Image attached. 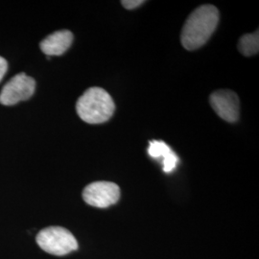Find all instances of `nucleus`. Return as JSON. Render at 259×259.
<instances>
[{
    "instance_id": "obj_4",
    "label": "nucleus",
    "mask_w": 259,
    "mask_h": 259,
    "mask_svg": "<svg viewBox=\"0 0 259 259\" xmlns=\"http://www.w3.org/2000/svg\"><path fill=\"white\" fill-rule=\"evenodd\" d=\"M35 80L25 73L14 76L6 83L0 93V104L13 106L20 101H25L35 93Z\"/></svg>"
},
{
    "instance_id": "obj_2",
    "label": "nucleus",
    "mask_w": 259,
    "mask_h": 259,
    "mask_svg": "<svg viewBox=\"0 0 259 259\" xmlns=\"http://www.w3.org/2000/svg\"><path fill=\"white\" fill-rule=\"evenodd\" d=\"M115 110L111 95L101 88H91L78 99L76 111L89 124H101L109 120Z\"/></svg>"
},
{
    "instance_id": "obj_8",
    "label": "nucleus",
    "mask_w": 259,
    "mask_h": 259,
    "mask_svg": "<svg viewBox=\"0 0 259 259\" xmlns=\"http://www.w3.org/2000/svg\"><path fill=\"white\" fill-rule=\"evenodd\" d=\"M238 49L246 57L255 55L259 51V32L256 30L252 34H246L240 37Z\"/></svg>"
},
{
    "instance_id": "obj_9",
    "label": "nucleus",
    "mask_w": 259,
    "mask_h": 259,
    "mask_svg": "<svg viewBox=\"0 0 259 259\" xmlns=\"http://www.w3.org/2000/svg\"><path fill=\"white\" fill-rule=\"evenodd\" d=\"M172 150L163 141H151L149 144L148 154L154 158H163Z\"/></svg>"
},
{
    "instance_id": "obj_6",
    "label": "nucleus",
    "mask_w": 259,
    "mask_h": 259,
    "mask_svg": "<svg viewBox=\"0 0 259 259\" xmlns=\"http://www.w3.org/2000/svg\"><path fill=\"white\" fill-rule=\"evenodd\" d=\"M209 102L214 111L224 120L230 123L238 120L240 103L236 93L228 90L214 92L209 97Z\"/></svg>"
},
{
    "instance_id": "obj_12",
    "label": "nucleus",
    "mask_w": 259,
    "mask_h": 259,
    "mask_svg": "<svg viewBox=\"0 0 259 259\" xmlns=\"http://www.w3.org/2000/svg\"><path fill=\"white\" fill-rule=\"evenodd\" d=\"M7 69H8L7 61L3 57H0V81L2 80L5 73L7 72Z\"/></svg>"
},
{
    "instance_id": "obj_5",
    "label": "nucleus",
    "mask_w": 259,
    "mask_h": 259,
    "mask_svg": "<svg viewBox=\"0 0 259 259\" xmlns=\"http://www.w3.org/2000/svg\"><path fill=\"white\" fill-rule=\"evenodd\" d=\"M120 198L119 186L111 182H95L84 187L83 201L99 208L109 207L118 202Z\"/></svg>"
},
{
    "instance_id": "obj_11",
    "label": "nucleus",
    "mask_w": 259,
    "mask_h": 259,
    "mask_svg": "<svg viewBox=\"0 0 259 259\" xmlns=\"http://www.w3.org/2000/svg\"><path fill=\"white\" fill-rule=\"evenodd\" d=\"M145 1L143 0H123L121 1V4L124 8L128 10H133L141 6Z\"/></svg>"
},
{
    "instance_id": "obj_3",
    "label": "nucleus",
    "mask_w": 259,
    "mask_h": 259,
    "mask_svg": "<svg viewBox=\"0 0 259 259\" xmlns=\"http://www.w3.org/2000/svg\"><path fill=\"white\" fill-rule=\"evenodd\" d=\"M37 245L48 253L65 255L78 248L73 234L62 227H48L38 232Z\"/></svg>"
},
{
    "instance_id": "obj_7",
    "label": "nucleus",
    "mask_w": 259,
    "mask_h": 259,
    "mask_svg": "<svg viewBox=\"0 0 259 259\" xmlns=\"http://www.w3.org/2000/svg\"><path fill=\"white\" fill-rule=\"evenodd\" d=\"M73 34L68 30H61L49 35L39 45L41 51L47 56H61L70 47Z\"/></svg>"
},
{
    "instance_id": "obj_10",
    "label": "nucleus",
    "mask_w": 259,
    "mask_h": 259,
    "mask_svg": "<svg viewBox=\"0 0 259 259\" xmlns=\"http://www.w3.org/2000/svg\"><path fill=\"white\" fill-rule=\"evenodd\" d=\"M179 161V158L177 157L176 154L172 151L170 152L167 156L162 158V165H163V171L165 173H170L172 172L175 167L177 166V163Z\"/></svg>"
},
{
    "instance_id": "obj_1",
    "label": "nucleus",
    "mask_w": 259,
    "mask_h": 259,
    "mask_svg": "<svg viewBox=\"0 0 259 259\" xmlns=\"http://www.w3.org/2000/svg\"><path fill=\"white\" fill-rule=\"evenodd\" d=\"M219 22V11L213 5H203L186 19L182 31V45L187 50L203 47L211 37Z\"/></svg>"
}]
</instances>
